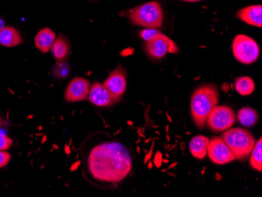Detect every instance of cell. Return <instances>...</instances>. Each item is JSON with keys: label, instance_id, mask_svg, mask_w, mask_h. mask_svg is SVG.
<instances>
[{"label": "cell", "instance_id": "obj_9", "mask_svg": "<svg viewBox=\"0 0 262 197\" xmlns=\"http://www.w3.org/2000/svg\"><path fill=\"white\" fill-rule=\"evenodd\" d=\"M104 86L114 97L116 102L124 95L126 89V77L124 69L118 66L104 81Z\"/></svg>", "mask_w": 262, "mask_h": 197}, {"label": "cell", "instance_id": "obj_5", "mask_svg": "<svg viewBox=\"0 0 262 197\" xmlns=\"http://www.w3.org/2000/svg\"><path fill=\"white\" fill-rule=\"evenodd\" d=\"M232 53L237 61L250 64L258 59L260 48L252 38L245 35H238L232 42Z\"/></svg>", "mask_w": 262, "mask_h": 197}, {"label": "cell", "instance_id": "obj_24", "mask_svg": "<svg viewBox=\"0 0 262 197\" xmlns=\"http://www.w3.org/2000/svg\"><path fill=\"white\" fill-rule=\"evenodd\" d=\"M5 27V24H4V20L0 18V31L2 30Z\"/></svg>", "mask_w": 262, "mask_h": 197}, {"label": "cell", "instance_id": "obj_14", "mask_svg": "<svg viewBox=\"0 0 262 197\" xmlns=\"http://www.w3.org/2000/svg\"><path fill=\"white\" fill-rule=\"evenodd\" d=\"M20 32L13 27L5 26L0 31V44L7 48H14L22 42Z\"/></svg>", "mask_w": 262, "mask_h": 197}, {"label": "cell", "instance_id": "obj_6", "mask_svg": "<svg viewBox=\"0 0 262 197\" xmlns=\"http://www.w3.org/2000/svg\"><path fill=\"white\" fill-rule=\"evenodd\" d=\"M235 120L236 117L232 108L224 105H216L209 113L205 123L212 132L219 133L231 128L235 123Z\"/></svg>", "mask_w": 262, "mask_h": 197}, {"label": "cell", "instance_id": "obj_3", "mask_svg": "<svg viewBox=\"0 0 262 197\" xmlns=\"http://www.w3.org/2000/svg\"><path fill=\"white\" fill-rule=\"evenodd\" d=\"M221 138L229 147L235 160H246L256 143L253 135L241 128H229L222 134Z\"/></svg>", "mask_w": 262, "mask_h": 197}, {"label": "cell", "instance_id": "obj_7", "mask_svg": "<svg viewBox=\"0 0 262 197\" xmlns=\"http://www.w3.org/2000/svg\"><path fill=\"white\" fill-rule=\"evenodd\" d=\"M145 51L150 57L160 59L167 53L176 54L178 48L171 39L160 32L150 40L146 41Z\"/></svg>", "mask_w": 262, "mask_h": 197}, {"label": "cell", "instance_id": "obj_12", "mask_svg": "<svg viewBox=\"0 0 262 197\" xmlns=\"http://www.w3.org/2000/svg\"><path fill=\"white\" fill-rule=\"evenodd\" d=\"M237 17L248 25L260 28L262 26L261 5L249 6L241 9L237 13Z\"/></svg>", "mask_w": 262, "mask_h": 197}, {"label": "cell", "instance_id": "obj_11", "mask_svg": "<svg viewBox=\"0 0 262 197\" xmlns=\"http://www.w3.org/2000/svg\"><path fill=\"white\" fill-rule=\"evenodd\" d=\"M88 99L98 107L111 106L116 103L114 97L107 88L100 83H94L90 88Z\"/></svg>", "mask_w": 262, "mask_h": 197}, {"label": "cell", "instance_id": "obj_13", "mask_svg": "<svg viewBox=\"0 0 262 197\" xmlns=\"http://www.w3.org/2000/svg\"><path fill=\"white\" fill-rule=\"evenodd\" d=\"M55 39V33L51 29L45 28L39 31L35 36V47L42 53H47L51 49Z\"/></svg>", "mask_w": 262, "mask_h": 197}, {"label": "cell", "instance_id": "obj_2", "mask_svg": "<svg viewBox=\"0 0 262 197\" xmlns=\"http://www.w3.org/2000/svg\"><path fill=\"white\" fill-rule=\"evenodd\" d=\"M219 99V90L215 85L204 84L194 91L191 99V113L197 127L204 129L209 113L217 105Z\"/></svg>", "mask_w": 262, "mask_h": 197}, {"label": "cell", "instance_id": "obj_21", "mask_svg": "<svg viewBox=\"0 0 262 197\" xmlns=\"http://www.w3.org/2000/svg\"><path fill=\"white\" fill-rule=\"evenodd\" d=\"M13 145L11 138L7 135L0 134V151H7Z\"/></svg>", "mask_w": 262, "mask_h": 197}, {"label": "cell", "instance_id": "obj_25", "mask_svg": "<svg viewBox=\"0 0 262 197\" xmlns=\"http://www.w3.org/2000/svg\"><path fill=\"white\" fill-rule=\"evenodd\" d=\"M182 1H185V2L193 3L198 2V1H201V0H182Z\"/></svg>", "mask_w": 262, "mask_h": 197}, {"label": "cell", "instance_id": "obj_1", "mask_svg": "<svg viewBox=\"0 0 262 197\" xmlns=\"http://www.w3.org/2000/svg\"><path fill=\"white\" fill-rule=\"evenodd\" d=\"M101 137L82 150L85 176L95 185L114 188L130 173L133 159L123 144L105 134Z\"/></svg>", "mask_w": 262, "mask_h": 197}, {"label": "cell", "instance_id": "obj_26", "mask_svg": "<svg viewBox=\"0 0 262 197\" xmlns=\"http://www.w3.org/2000/svg\"><path fill=\"white\" fill-rule=\"evenodd\" d=\"M2 125V120H1V119H0V126Z\"/></svg>", "mask_w": 262, "mask_h": 197}, {"label": "cell", "instance_id": "obj_20", "mask_svg": "<svg viewBox=\"0 0 262 197\" xmlns=\"http://www.w3.org/2000/svg\"><path fill=\"white\" fill-rule=\"evenodd\" d=\"M53 73L57 79H66L70 75V66L66 61H58L54 68Z\"/></svg>", "mask_w": 262, "mask_h": 197}, {"label": "cell", "instance_id": "obj_4", "mask_svg": "<svg viewBox=\"0 0 262 197\" xmlns=\"http://www.w3.org/2000/svg\"><path fill=\"white\" fill-rule=\"evenodd\" d=\"M127 15L134 24L145 29H158L163 25V10L160 4L156 1L129 10Z\"/></svg>", "mask_w": 262, "mask_h": 197}, {"label": "cell", "instance_id": "obj_8", "mask_svg": "<svg viewBox=\"0 0 262 197\" xmlns=\"http://www.w3.org/2000/svg\"><path fill=\"white\" fill-rule=\"evenodd\" d=\"M207 154L213 163L219 165L229 164L235 160L229 147L222 138L217 137H214L209 142Z\"/></svg>", "mask_w": 262, "mask_h": 197}, {"label": "cell", "instance_id": "obj_17", "mask_svg": "<svg viewBox=\"0 0 262 197\" xmlns=\"http://www.w3.org/2000/svg\"><path fill=\"white\" fill-rule=\"evenodd\" d=\"M239 123L244 126H254L258 121V114L255 110L249 107H244L237 114Z\"/></svg>", "mask_w": 262, "mask_h": 197}, {"label": "cell", "instance_id": "obj_22", "mask_svg": "<svg viewBox=\"0 0 262 197\" xmlns=\"http://www.w3.org/2000/svg\"><path fill=\"white\" fill-rule=\"evenodd\" d=\"M157 29H145L141 31L140 36L144 40L148 41L159 33Z\"/></svg>", "mask_w": 262, "mask_h": 197}, {"label": "cell", "instance_id": "obj_19", "mask_svg": "<svg viewBox=\"0 0 262 197\" xmlns=\"http://www.w3.org/2000/svg\"><path fill=\"white\" fill-rule=\"evenodd\" d=\"M262 140L261 138L259 139L258 142L255 143L252 151H251V157L250 163H251V167L257 171H261L262 170Z\"/></svg>", "mask_w": 262, "mask_h": 197}, {"label": "cell", "instance_id": "obj_16", "mask_svg": "<svg viewBox=\"0 0 262 197\" xmlns=\"http://www.w3.org/2000/svg\"><path fill=\"white\" fill-rule=\"evenodd\" d=\"M51 51L57 61H64L70 54L69 42L62 36H58L51 47Z\"/></svg>", "mask_w": 262, "mask_h": 197}, {"label": "cell", "instance_id": "obj_10", "mask_svg": "<svg viewBox=\"0 0 262 197\" xmlns=\"http://www.w3.org/2000/svg\"><path fill=\"white\" fill-rule=\"evenodd\" d=\"M90 82L84 78L76 77L69 83L64 93V98L69 102L84 101L88 98Z\"/></svg>", "mask_w": 262, "mask_h": 197}, {"label": "cell", "instance_id": "obj_18", "mask_svg": "<svg viewBox=\"0 0 262 197\" xmlns=\"http://www.w3.org/2000/svg\"><path fill=\"white\" fill-rule=\"evenodd\" d=\"M235 88L237 92L242 96H248L255 89L254 80L248 76H241L235 81Z\"/></svg>", "mask_w": 262, "mask_h": 197}, {"label": "cell", "instance_id": "obj_15", "mask_svg": "<svg viewBox=\"0 0 262 197\" xmlns=\"http://www.w3.org/2000/svg\"><path fill=\"white\" fill-rule=\"evenodd\" d=\"M210 139L207 137L199 136L192 138L189 143L190 152L195 158L204 159L207 154V147H208Z\"/></svg>", "mask_w": 262, "mask_h": 197}, {"label": "cell", "instance_id": "obj_23", "mask_svg": "<svg viewBox=\"0 0 262 197\" xmlns=\"http://www.w3.org/2000/svg\"><path fill=\"white\" fill-rule=\"evenodd\" d=\"M11 156L5 151H0V168L6 167L10 162Z\"/></svg>", "mask_w": 262, "mask_h": 197}]
</instances>
